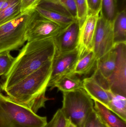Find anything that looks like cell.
Wrapping results in <instances>:
<instances>
[{"label": "cell", "instance_id": "obj_23", "mask_svg": "<svg viewBox=\"0 0 126 127\" xmlns=\"http://www.w3.org/2000/svg\"><path fill=\"white\" fill-rule=\"evenodd\" d=\"M70 122L63 113L61 109L57 110L52 120L44 127H70Z\"/></svg>", "mask_w": 126, "mask_h": 127}, {"label": "cell", "instance_id": "obj_30", "mask_svg": "<svg viewBox=\"0 0 126 127\" xmlns=\"http://www.w3.org/2000/svg\"><path fill=\"white\" fill-rule=\"evenodd\" d=\"M96 127H105L103 124L101 122L97 117V122H96Z\"/></svg>", "mask_w": 126, "mask_h": 127}, {"label": "cell", "instance_id": "obj_22", "mask_svg": "<svg viewBox=\"0 0 126 127\" xmlns=\"http://www.w3.org/2000/svg\"><path fill=\"white\" fill-rule=\"evenodd\" d=\"M10 51L0 53V76L7 74L10 70L15 58L10 54Z\"/></svg>", "mask_w": 126, "mask_h": 127}, {"label": "cell", "instance_id": "obj_9", "mask_svg": "<svg viewBox=\"0 0 126 127\" xmlns=\"http://www.w3.org/2000/svg\"><path fill=\"white\" fill-rule=\"evenodd\" d=\"M80 28L78 21L75 20L53 38L56 55L71 52L77 48Z\"/></svg>", "mask_w": 126, "mask_h": 127}, {"label": "cell", "instance_id": "obj_21", "mask_svg": "<svg viewBox=\"0 0 126 127\" xmlns=\"http://www.w3.org/2000/svg\"><path fill=\"white\" fill-rule=\"evenodd\" d=\"M21 13L19 0L0 11V25L13 20Z\"/></svg>", "mask_w": 126, "mask_h": 127}, {"label": "cell", "instance_id": "obj_16", "mask_svg": "<svg viewBox=\"0 0 126 127\" xmlns=\"http://www.w3.org/2000/svg\"><path fill=\"white\" fill-rule=\"evenodd\" d=\"M76 75L69 74L62 76L54 83L52 90L57 88L59 91L64 93L83 89V80Z\"/></svg>", "mask_w": 126, "mask_h": 127}, {"label": "cell", "instance_id": "obj_5", "mask_svg": "<svg viewBox=\"0 0 126 127\" xmlns=\"http://www.w3.org/2000/svg\"><path fill=\"white\" fill-rule=\"evenodd\" d=\"M61 110L75 127H84L94 110V102L84 89L63 93Z\"/></svg>", "mask_w": 126, "mask_h": 127}, {"label": "cell", "instance_id": "obj_1", "mask_svg": "<svg viewBox=\"0 0 126 127\" xmlns=\"http://www.w3.org/2000/svg\"><path fill=\"white\" fill-rule=\"evenodd\" d=\"M56 53L53 38L27 42L4 75L0 88L5 92L54 59Z\"/></svg>", "mask_w": 126, "mask_h": 127}, {"label": "cell", "instance_id": "obj_31", "mask_svg": "<svg viewBox=\"0 0 126 127\" xmlns=\"http://www.w3.org/2000/svg\"><path fill=\"white\" fill-rule=\"evenodd\" d=\"M6 0H0V10L1 9L3 4H4Z\"/></svg>", "mask_w": 126, "mask_h": 127}, {"label": "cell", "instance_id": "obj_2", "mask_svg": "<svg viewBox=\"0 0 126 127\" xmlns=\"http://www.w3.org/2000/svg\"><path fill=\"white\" fill-rule=\"evenodd\" d=\"M53 60L6 90L7 96L35 113L45 107L49 99L45 93L52 74Z\"/></svg>", "mask_w": 126, "mask_h": 127}, {"label": "cell", "instance_id": "obj_28", "mask_svg": "<svg viewBox=\"0 0 126 127\" xmlns=\"http://www.w3.org/2000/svg\"><path fill=\"white\" fill-rule=\"evenodd\" d=\"M97 116L94 110L90 114L84 127H96Z\"/></svg>", "mask_w": 126, "mask_h": 127}, {"label": "cell", "instance_id": "obj_14", "mask_svg": "<svg viewBox=\"0 0 126 127\" xmlns=\"http://www.w3.org/2000/svg\"><path fill=\"white\" fill-rule=\"evenodd\" d=\"M97 60L93 50L87 52L79 58L69 74L87 75L95 66Z\"/></svg>", "mask_w": 126, "mask_h": 127}, {"label": "cell", "instance_id": "obj_25", "mask_svg": "<svg viewBox=\"0 0 126 127\" xmlns=\"http://www.w3.org/2000/svg\"><path fill=\"white\" fill-rule=\"evenodd\" d=\"M71 15L72 17L77 20V12L75 0H55Z\"/></svg>", "mask_w": 126, "mask_h": 127}, {"label": "cell", "instance_id": "obj_20", "mask_svg": "<svg viewBox=\"0 0 126 127\" xmlns=\"http://www.w3.org/2000/svg\"><path fill=\"white\" fill-rule=\"evenodd\" d=\"M118 12L117 0H101L100 15L113 23Z\"/></svg>", "mask_w": 126, "mask_h": 127}, {"label": "cell", "instance_id": "obj_27", "mask_svg": "<svg viewBox=\"0 0 126 127\" xmlns=\"http://www.w3.org/2000/svg\"><path fill=\"white\" fill-rule=\"evenodd\" d=\"M89 14H100L101 0H87Z\"/></svg>", "mask_w": 126, "mask_h": 127}, {"label": "cell", "instance_id": "obj_7", "mask_svg": "<svg viewBox=\"0 0 126 127\" xmlns=\"http://www.w3.org/2000/svg\"><path fill=\"white\" fill-rule=\"evenodd\" d=\"M117 59L114 70L107 78L110 90L126 97V42L115 44Z\"/></svg>", "mask_w": 126, "mask_h": 127}, {"label": "cell", "instance_id": "obj_13", "mask_svg": "<svg viewBox=\"0 0 126 127\" xmlns=\"http://www.w3.org/2000/svg\"><path fill=\"white\" fill-rule=\"evenodd\" d=\"M97 117L105 127H126V123L103 104L94 101Z\"/></svg>", "mask_w": 126, "mask_h": 127}, {"label": "cell", "instance_id": "obj_17", "mask_svg": "<svg viewBox=\"0 0 126 127\" xmlns=\"http://www.w3.org/2000/svg\"><path fill=\"white\" fill-rule=\"evenodd\" d=\"M110 102L108 109L126 122V97L107 91Z\"/></svg>", "mask_w": 126, "mask_h": 127}, {"label": "cell", "instance_id": "obj_26", "mask_svg": "<svg viewBox=\"0 0 126 127\" xmlns=\"http://www.w3.org/2000/svg\"><path fill=\"white\" fill-rule=\"evenodd\" d=\"M40 0H20L21 13L35 9Z\"/></svg>", "mask_w": 126, "mask_h": 127}, {"label": "cell", "instance_id": "obj_12", "mask_svg": "<svg viewBox=\"0 0 126 127\" xmlns=\"http://www.w3.org/2000/svg\"><path fill=\"white\" fill-rule=\"evenodd\" d=\"M83 89L92 100L108 109L110 98L108 92L95 80L92 76L83 80Z\"/></svg>", "mask_w": 126, "mask_h": 127}, {"label": "cell", "instance_id": "obj_18", "mask_svg": "<svg viewBox=\"0 0 126 127\" xmlns=\"http://www.w3.org/2000/svg\"><path fill=\"white\" fill-rule=\"evenodd\" d=\"M114 44L126 42V10L118 13L113 22Z\"/></svg>", "mask_w": 126, "mask_h": 127}, {"label": "cell", "instance_id": "obj_8", "mask_svg": "<svg viewBox=\"0 0 126 127\" xmlns=\"http://www.w3.org/2000/svg\"><path fill=\"white\" fill-rule=\"evenodd\" d=\"M114 45L113 23L108 21L99 15L93 50L97 59L109 52Z\"/></svg>", "mask_w": 126, "mask_h": 127}, {"label": "cell", "instance_id": "obj_24", "mask_svg": "<svg viewBox=\"0 0 126 127\" xmlns=\"http://www.w3.org/2000/svg\"><path fill=\"white\" fill-rule=\"evenodd\" d=\"M77 12V20L81 27L89 15L87 0H75Z\"/></svg>", "mask_w": 126, "mask_h": 127}, {"label": "cell", "instance_id": "obj_4", "mask_svg": "<svg viewBox=\"0 0 126 127\" xmlns=\"http://www.w3.org/2000/svg\"><path fill=\"white\" fill-rule=\"evenodd\" d=\"M35 9L21 13L14 19L0 25V53L16 50L26 41L27 28L34 17Z\"/></svg>", "mask_w": 126, "mask_h": 127}, {"label": "cell", "instance_id": "obj_10", "mask_svg": "<svg viewBox=\"0 0 126 127\" xmlns=\"http://www.w3.org/2000/svg\"><path fill=\"white\" fill-rule=\"evenodd\" d=\"M80 58L78 48L71 52L55 54L53 60L52 68L48 87L52 90L54 83L59 78L69 74Z\"/></svg>", "mask_w": 126, "mask_h": 127}, {"label": "cell", "instance_id": "obj_6", "mask_svg": "<svg viewBox=\"0 0 126 127\" xmlns=\"http://www.w3.org/2000/svg\"><path fill=\"white\" fill-rule=\"evenodd\" d=\"M64 28L43 17L36 11L27 30L26 39L30 42L54 38Z\"/></svg>", "mask_w": 126, "mask_h": 127}, {"label": "cell", "instance_id": "obj_3", "mask_svg": "<svg viewBox=\"0 0 126 127\" xmlns=\"http://www.w3.org/2000/svg\"><path fill=\"white\" fill-rule=\"evenodd\" d=\"M47 123L46 117L37 115L0 93V127H44Z\"/></svg>", "mask_w": 126, "mask_h": 127}, {"label": "cell", "instance_id": "obj_29", "mask_svg": "<svg viewBox=\"0 0 126 127\" xmlns=\"http://www.w3.org/2000/svg\"><path fill=\"white\" fill-rule=\"evenodd\" d=\"M119 12L126 10V0H117Z\"/></svg>", "mask_w": 126, "mask_h": 127}, {"label": "cell", "instance_id": "obj_32", "mask_svg": "<svg viewBox=\"0 0 126 127\" xmlns=\"http://www.w3.org/2000/svg\"><path fill=\"white\" fill-rule=\"evenodd\" d=\"M70 127H75L74 125H73L72 124L70 123Z\"/></svg>", "mask_w": 126, "mask_h": 127}, {"label": "cell", "instance_id": "obj_11", "mask_svg": "<svg viewBox=\"0 0 126 127\" xmlns=\"http://www.w3.org/2000/svg\"><path fill=\"white\" fill-rule=\"evenodd\" d=\"M100 14H89L80 28L78 48L80 57L92 51L98 19Z\"/></svg>", "mask_w": 126, "mask_h": 127}, {"label": "cell", "instance_id": "obj_19", "mask_svg": "<svg viewBox=\"0 0 126 127\" xmlns=\"http://www.w3.org/2000/svg\"><path fill=\"white\" fill-rule=\"evenodd\" d=\"M35 9L43 17L58 24L63 28L67 27L76 20L58 12L43 9L37 6Z\"/></svg>", "mask_w": 126, "mask_h": 127}, {"label": "cell", "instance_id": "obj_15", "mask_svg": "<svg viewBox=\"0 0 126 127\" xmlns=\"http://www.w3.org/2000/svg\"><path fill=\"white\" fill-rule=\"evenodd\" d=\"M117 53L114 47L109 52L97 60L95 68L106 78L113 73L117 62Z\"/></svg>", "mask_w": 126, "mask_h": 127}]
</instances>
